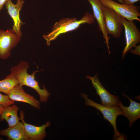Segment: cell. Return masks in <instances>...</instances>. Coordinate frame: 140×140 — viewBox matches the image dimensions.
Segmentation results:
<instances>
[{
	"mask_svg": "<svg viewBox=\"0 0 140 140\" xmlns=\"http://www.w3.org/2000/svg\"><path fill=\"white\" fill-rule=\"evenodd\" d=\"M28 62L25 61L20 62L17 65L12 67L10 69L11 73L18 80L19 84L25 85L35 90L39 95L40 102H46L50 93L44 87L41 89L38 83L35 79V75L37 71H34L31 74H29L27 70L29 67Z\"/></svg>",
	"mask_w": 140,
	"mask_h": 140,
	"instance_id": "1",
	"label": "cell"
},
{
	"mask_svg": "<svg viewBox=\"0 0 140 140\" xmlns=\"http://www.w3.org/2000/svg\"><path fill=\"white\" fill-rule=\"evenodd\" d=\"M95 20L93 15L87 12L79 20H78L76 18H65L56 22L53 26L51 32L47 35H44L43 37L46 40L47 45L49 46L50 42L55 40L59 35L76 30L82 24H91Z\"/></svg>",
	"mask_w": 140,
	"mask_h": 140,
	"instance_id": "2",
	"label": "cell"
},
{
	"mask_svg": "<svg viewBox=\"0 0 140 140\" xmlns=\"http://www.w3.org/2000/svg\"><path fill=\"white\" fill-rule=\"evenodd\" d=\"M81 95L85 100L86 105L93 106L98 110L102 113L104 118L110 123L114 129L113 138H119L121 135L117 129L116 119L118 116L123 115V113L119 105L117 106L109 107L101 105L88 98L87 95L83 93H81Z\"/></svg>",
	"mask_w": 140,
	"mask_h": 140,
	"instance_id": "3",
	"label": "cell"
},
{
	"mask_svg": "<svg viewBox=\"0 0 140 140\" xmlns=\"http://www.w3.org/2000/svg\"><path fill=\"white\" fill-rule=\"evenodd\" d=\"M102 9L108 34L115 38H119L121 35L123 27L121 22V16L110 8L102 4Z\"/></svg>",
	"mask_w": 140,
	"mask_h": 140,
	"instance_id": "4",
	"label": "cell"
},
{
	"mask_svg": "<svg viewBox=\"0 0 140 140\" xmlns=\"http://www.w3.org/2000/svg\"><path fill=\"white\" fill-rule=\"evenodd\" d=\"M103 5L108 7L120 16L129 21H140L139 7L134 4L129 5L120 4L113 0H99Z\"/></svg>",
	"mask_w": 140,
	"mask_h": 140,
	"instance_id": "5",
	"label": "cell"
},
{
	"mask_svg": "<svg viewBox=\"0 0 140 140\" xmlns=\"http://www.w3.org/2000/svg\"><path fill=\"white\" fill-rule=\"evenodd\" d=\"M20 40L12 29L6 31L0 30V58L6 59L11 54V50Z\"/></svg>",
	"mask_w": 140,
	"mask_h": 140,
	"instance_id": "6",
	"label": "cell"
},
{
	"mask_svg": "<svg viewBox=\"0 0 140 140\" xmlns=\"http://www.w3.org/2000/svg\"><path fill=\"white\" fill-rule=\"evenodd\" d=\"M121 20L125 29L126 45L122 51V59L128 51L140 42V32L133 21H129L121 17Z\"/></svg>",
	"mask_w": 140,
	"mask_h": 140,
	"instance_id": "7",
	"label": "cell"
},
{
	"mask_svg": "<svg viewBox=\"0 0 140 140\" xmlns=\"http://www.w3.org/2000/svg\"><path fill=\"white\" fill-rule=\"evenodd\" d=\"M86 78L91 81L97 94L101 98V105L109 107L119 106L118 97L111 94L104 88L99 80L97 74L93 77L87 76Z\"/></svg>",
	"mask_w": 140,
	"mask_h": 140,
	"instance_id": "8",
	"label": "cell"
},
{
	"mask_svg": "<svg viewBox=\"0 0 140 140\" xmlns=\"http://www.w3.org/2000/svg\"><path fill=\"white\" fill-rule=\"evenodd\" d=\"M24 3L23 0H17L15 4L11 0H7L5 4L7 12L12 18L14 22L12 29L16 34L20 37L22 35L21 27L24 24L20 19V12Z\"/></svg>",
	"mask_w": 140,
	"mask_h": 140,
	"instance_id": "9",
	"label": "cell"
},
{
	"mask_svg": "<svg viewBox=\"0 0 140 140\" xmlns=\"http://www.w3.org/2000/svg\"><path fill=\"white\" fill-rule=\"evenodd\" d=\"M23 87V85L19 84L16 85L6 95L10 99L14 101L25 102L36 109H40V102L34 96L26 93Z\"/></svg>",
	"mask_w": 140,
	"mask_h": 140,
	"instance_id": "10",
	"label": "cell"
},
{
	"mask_svg": "<svg viewBox=\"0 0 140 140\" xmlns=\"http://www.w3.org/2000/svg\"><path fill=\"white\" fill-rule=\"evenodd\" d=\"M19 118L23 123L26 134L29 140H42L45 137L46 133L45 130L46 128L51 124L50 122L48 121L45 124L41 126H37L26 123L24 120V113L20 111Z\"/></svg>",
	"mask_w": 140,
	"mask_h": 140,
	"instance_id": "11",
	"label": "cell"
},
{
	"mask_svg": "<svg viewBox=\"0 0 140 140\" xmlns=\"http://www.w3.org/2000/svg\"><path fill=\"white\" fill-rule=\"evenodd\" d=\"M87 0L91 6L93 12V15L97 22L100 30L102 33L108 53L110 54L109 41V37L108 35L105 27L104 16L102 9V4L99 0Z\"/></svg>",
	"mask_w": 140,
	"mask_h": 140,
	"instance_id": "12",
	"label": "cell"
},
{
	"mask_svg": "<svg viewBox=\"0 0 140 140\" xmlns=\"http://www.w3.org/2000/svg\"><path fill=\"white\" fill-rule=\"evenodd\" d=\"M123 95L129 100L130 105L128 107L125 106L119 101V105L123 111V115L128 120L129 127H131L134 122L140 118V104L132 100L123 93Z\"/></svg>",
	"mask_w": 140,
	"mask_h": 140,
	"instance_id": "13",
	"label": "cell"
},
{
	"mask_svg": "<svg viewBox=\"0 0 140 140\" xmlns=\"http://www.w3.org/2000/svg\"><path fill=\"white\" fill-rule=\"evenodd\" d=\"M0 134L7 137L9 140H29L23 123L19 121L14 126L0 130Z\"/></svg>",
	"mask_w": 140,
	"mask_h": 140,
	"instance_id": "14",
	"label": "cell"
},
{
	"mask_svg": "<svg viewBox=\"0 0 140 140\" xmlns=\"http://www.w3.org/2000/svg\"><path fill=\"white\" fill-rule=\"evenodd\" d=\"M19 109L18 107L15 105L3 107L2 112L0 114V120H6L9 127L15 126L19 121L17 114Z\"/></svg>",
	"mask_w": 140,
	"mask_h": 140,
	"instance_id": "15",
	"label": "cell"
},
{
	"mask_svg": "<svg viewBox=\"0 0 140 140\" xmlns=\"http://www.w3.org/2000/svg\"><path fill=\"white\" fill-rule=\"evenodd\" d=\"M18 84V80L13 74L10 73L5 79L0 80V92L7 95L15 86Z\"/></svg>",
	"mask_w": 140,
	"mask_h": 140,
	"instance_id": "16",
	"label": "cell"
},
{
	"mask_svg": "<svg viewBox=\"0 0 140 140\" xmlns=\"http://www.w3.org/2000/svg\"><path fill=\"white\" fill-rule=\"evenodd\" d=\"M14 101L10 99L7 95H3L0 93V104L3 107L12 105Z\"/></svg>",
	"mask_w": 140,
	"mask_h": 140,
	"instance_id": "17",
	"label": "cell"
},
{
	"mask_svg": "<svg viewBox=\"0 0 140 140\" xmlns=\"http://www.w3.org/2000/svg\"><path fill=\"white\" fill-rule=\"evenodd\" d=\"M134 47V49L130 50V52L135 55H140V45L137 46L136 45Z\"/></svg>",
	"mask_w": 140,
	"mask_h": 140,
	"instance_id": "18",
	"label": "cell"
},
{
	"mask_svg": "<svg viewBox=\"0 0 140 140\" xmlns=\"http://www.w3.org/2000/svg\"><path fill=\"white\" fill-rule=\"evenodd\" d=\"M140 0H124V4L129 5H132Z\"/></svg>",
	"mask_w": 140,
	"mask_h": 140,
	"instance_id": "19",
	"label": "cell"
},
{
	"mask_svg": "<svg viewBox=\"0 0 140 140\" xmlns=\"http://www.w3.org/2000/svg\"><path fill=\"white\" fill-rule=\"evenodd\" d=\"M7 0H0V10L2 8Z\"/></svg>",
	"mask_w": 140,
	"mask_h": 140,
	"instance_id": "20",
	"label": "cell"
},
{
	"mask_svg": "<svg viewBox=\"0 0 140 140\" xmlns=\"http://www.w3.org/2000/svg\"><path fill=\"white\" fill-rule=\"evenodd\" d=\"M3 108V107L2 105L0 104V114L2 112Z\"/></svg>",
	"mask_w": 140,
	"mask_h": 140,
	"instance_id": "21",
	"label": "cell"
},
{
	"mask_svg": "<svg viewBox=\"0 0 140 140\" xmlns=\"http://www.w3.org/2000/svg\"><path fill=\"white\" fill-rule=\"evenodd\" d=\"M118 1L122 4H124V0H118Z\"/></svg>",
	"mask_w": 140,
	"mask_h": 140,
	"instance_id": "22",
	"label": "cell"
}]
</instances>
